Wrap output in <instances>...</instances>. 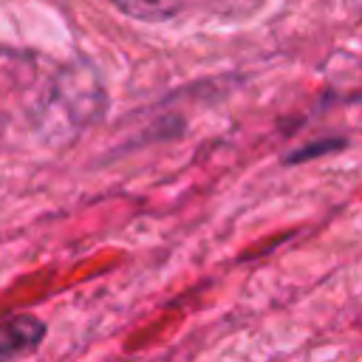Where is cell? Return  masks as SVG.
<instances>
[{"label": "cell", "instance_id": "obj_1", "mask_svg": "<svg viewBox=\"0 0 362 362\" xmlns=\"http://www.w3.org/2000/svg\"><path fill=\"white\" fill-rule=\"evenodd\" d=\"M45 337V325L31 314H17L0 322V362L31 354Z\"/></svg>", "mask_w": 362, "mask_h": 362}, {"label": "cell", "instance_id": "obj_2", "mask_svg": "<svg viewBox=\"0 0 362 362\" xmlns=\"http://www.w3.org/2000/svg\"><path fill=\"white\" fill-rule=\"evenodd\" d=\"M348 141L342 139V136H331V139H317V141H308L305 147H300V150H294L291 156H286V164H300V161H311V158H317V156H328V153H339L342 147H345Z\"/></svg>", "mask_w": 362, "mask_h": 362}]
</instances>
